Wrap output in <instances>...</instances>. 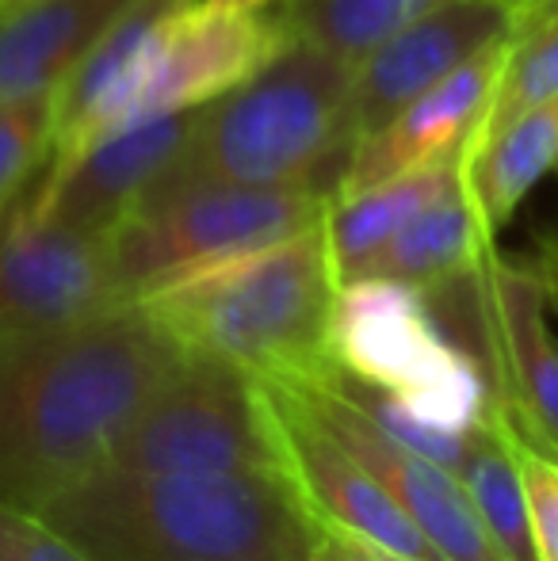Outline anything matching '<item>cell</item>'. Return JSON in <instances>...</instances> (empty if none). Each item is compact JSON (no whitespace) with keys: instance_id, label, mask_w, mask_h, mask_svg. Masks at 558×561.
Listing matches in <instances>:
<instances>
[{"instance_id":"obj_1","label":"cell","mask_w":558,"mask_h":561,"mask_svg":"<svg viewBox=\"0 0 558 561\" xmlns=\"http://www.w3.org/2000/svg\"><path fill=\"white\" fill-rule=\"evenodd\" d=\"M184 355L138 302L0 336V504L38 516L100 470Z\"/></svg>"},{"instance_id":"obj_2","label":"cell","mask_w":558,"mask_h":561,"mask_svg":"<svg viewBox=\"0 0 558 561\" xmlns=\"http://www.w3.org/2000/svg\"><path fill=\"white\" fill-rule=\"evenodd\" d=\"M38 516L92 561H306L318 535L280 470L138 473L100 466Z\"/></svg>"},{"instance_id":"obj_3","label":"cell","mask_w":558,"mask_h":561,"mask_svg":"<svg viewBox=\"0 0 558 561\" xmlns=\"http://www.w3.org/2000/svg\"><path fill=\"white\" fill-rule=\"evenodd\" d=\"M337 272L321 218L264 249L161 283L138 306L187 355H210L253 378L298 382L329 359Z\"/></svg>"},{"instance_id":"obj_4","label":"cell","mask_w":558,"mask_h":561,"mask_svg":"<svg viewBox=\"0 0 558 561\" xmlns=\"http://www.w3.org/2000/svg\"><path fill=\"white\" fill-rule=\"evenodd\" d=\"M352 146V69L291 43L246 84L195 107L184 149L164 176L333 195Z\"/></svg>"},{"instance_id":"obj_5","label":"cell","mask_w":558,"mask_h":561,"mask_svg":"<svg viewBox=\"0 0 558 561\" xmlns=\"http://www.w3.org/2000/svg\"><path fill=\"white\" fill-rule=\"evenodd\" d=\"M329 359L344 378L452 436H470L490 416L493 382L486 367L447 333L429 290L410 283H341L329 321Z\"/></svg>"},{"instance_id":"obj_6","label":"cell","mask_w":558,"mask_h":561,"mask_svg":"<svg viewBox=\"0 0 558 561\" xmlns=\"http://www.w3.org/2000/svg\"><path fill=\"white\" fill-rule=\"evenodd\" d=\"M318 187H253L223 180L161 176L112 233V256L127 302L195 267L264 249L326 215Z\"/></svg>"},{"instance_id":"obj_7","label":"cell","mask_w":558,"mask_h":561,"mask_svg":"<svg viewBox=\"0 0 558 561\" xmlns=\"http://www.w3.org/2000/svg\"><path fill=\"white\" fill-rule=\"evenodd\" d=\"M104 466L138 473L280 470L261 386L223 359L184 355L138 409Z\"/></svg>"},{"instance_id":"obj_8","label":"cell","mask_w":558,"mask_h":561,"mask_svg":"<svg viewBox=\"0 0 558 561\" xmlns=\"http://www.w3.org/2000/svg\"><path fill=\"white\" fill-rule=\"evenodd\" d=\"M257 386L276 439L280 473L314 516V524L367 539L402 561H440L418 524L395 504V496L321 428L318 416L291 386L269 378H257Z\"/></svg>"},{"instance_id":"obj_9","label":"cell","mask_w":558,"mask_h":561,"mask_svg":"<svg viewBox=\"0 0 558 561\" xmlns=\"http://www.w3.org/2000/svg\"><path fill=\"white\" fill-rule=\"evenodd\" d=\"M127 306L112 233L50 222L15 203L0 233V336L73 325Z\"/></svg>"},{"instance_id":"obj_10","label":"cell","mask_w":558,"mask_h":561,"mask_svg":"<svg viewBox=\"0 0 558 561\" xmlns=\"http://www.w3.org/2000/svg\"><path fill=\"white\" fill-rule=\"evenodd\" d=\"M283 386H291L303 398V405L318 416L321 428L395 496V504L418 524V531L429 539L440 561H505L478 519L463 481L447 466L432 462V458L390 439L383 428H375L333 382V367Z\"/></svg>"},{"instance_id":"obj_11","label":"cell","mask_w":558,"mask_h":561,"mask_svg":"<svg viewBox=\"0 0 558 561\" xmlns=\"http://www.w3.org/2000/svg\"><path fill=\"white\" fill-rule=\"evenodd\" d=\"M478 333L490 359L493 398L551 450H558V333L539 272L490 244L470 275Z\"/></svg>"},{"instance_id":"obj_12","label":"cell","mask_w":558,"mask_h":561,"mask_svg":"<svg viewBox=\"0 0 558 561\" xmlns=\"http://www.w3.org/2000/svg\"><path fill=\"white\" fill-rule=\"evenodd\" d=\"M287 46V31L280 27L269 8L187 0L172 15L157 69L141 89L138 104L130 107L123 130L157 115L195 112V107L226 96L253 73H261Z\"/></svg>"},{"instance_id":"obj_13","label":"cell","mask_w":558,"mask_h":561,"mask_svg":"<svg viewBox=\"0 0 558 561\" xmlns=\"http://www.w3.org/2000/svg\"><path fill=\"white\" fill-rule=\"evenodd\" d=\"M184 4L187 0H135L92 43L73 73L54 89V134L43 169H58L100 138L123 130L130 107L153 77L172 15Z\"/></svg>"},{"instance_id":"obj_14","label":"cell","mask_w":558,"mask_h":561,"mask_svg":"<svg viewBox=\"0 0 558 561\" xmlns=\"http://www.w3.org/2000/svg\"><path fill=\"white\" fill-rule=\"evenodd\" d=\"M505 38L486 46L440 84L410 100L379 130L364 134L352 146L349 169H344L337 192H356V187L379 184V180L402 176V172L432 169V164H459L490 118L501 66H505Z\"/></svg>"},{"instance_id":"obj_15","label":"cell","mask_w":558,"mask_h":561,"mask_svg":"<svg viewBox=\"0 0 558 561\" xmlns=\"http://www.w3.org/2000/svg\"><path fill=\"white\" fill-rule=\"evenodd\" d=\"M513 12L493 0H444L410 27L375 46L352 69V123L356 141L379 130L410 100L509 35Z\"/></svg>"},{"instance_id":"obj_16","label":"cell","mask_w":558,"mask_h":561,"mask_svg":"<svg viewBox=\"0 0 558 561\" xmlns=\"http://www.w3.org/2000/svg\"><path fill=\"white\" fill-rule=\"evenodd\" d=\"M192 130V112L157 115L115 130L81 157L43 169L27 210L77 229H115L176 164Z\"/></svg>"},{"instance_id":"obj_17","label":"cell","mask_w":558,"mask_h":561,"mask_svg":"<svg viewBox=\"0 0 558 561\" xmlns=\"http://www.w3.org/2000/svg\"><path fill=\"white\" fill-rule=\"evenodd\" d=\"M135 0H35L0 15V100L54 92Z\"/></svg>"},{"instance_id":"obj_18","label":"cell","mask_w":558,"mask_h":561,"mask_svg":"<svg viewBox=\"0 0 558 561\" xmlns=\"http://www.w3.org/2000/svg\"><path fill=\"white\" fill-rule=\"evenodd\" d=\"M490 244L493 229L482 222L475 199L459 180V187L429 203L379 252H372L352 279H395L421 290H440L467 279L482 264Z\"/></svg>"},{"instance_id":"obj_19","label":"cell","mask_w":558,"mask_h":561,"mask_svg":"<svg viewBox=\"0 0 558 561\" xmlns=\"http://www.w3.org/2000/svg\"><path fill=\"white\" fill-rule=\"evenodd\" d=\"M558 161V96L547 104L524 107L505 123L490 126L475 146L463 153L459 180L475 199L482 222L498 233L513 222L521 203L536 184L555 172Z\"/></svg>"},{"instance_id":"obj_20","label":"cell","mask_w":558,"mask_h":561,"mask_svg":"<svg viewBox=\"0 0 558 561\" xmlns=\"http://www.w3.org/2000/svg\"><path fill=\"white\" fill-rule=\"evenodd\" d=\"M452 187H459V164H432V169L402 172V176L379 180L356 192L329 195L321 226H326L337 283L352 279L372 252H379L413 215L444 199Z\"/></svg>"},{"instance_id":"obj_21","label":"cell","mask_w":558,"mask_h":561,"mask_svg":"<svg viewBox=\"0 0 558 561\" xmlns=\"http://www.w3.org/2000/svg\"><path fill=\"white\" fill-rule=\"evenodd\" d=\"M444 0H276L269 12L291 43L314 46L356 69L375 46Z\"/></svg>"},{"instance_id":"obj_22","label":"cell","mask_w":558,"mask_h":561,"mask_svg":"<svg viewBox=\"0 0 558 561\" xmlns=\"http://www.w3.org/2000/svg\"><path fill=\"white\" fill-rule=\"evenodd\" d=\"M455 478L463 481L478 519L490 531V539L498 542L505 561H536L521 473H516L513 450H509L505 436L493 424V413L486 416L482 428L470 432Z\"/></svg>"},{"instance_id":"obj_23","label":"cell","mask_w":558,"mask_h":561,"mask_svg":"<svg viewBox=\"0 0 558 561\" xmlns=\"http://www.w3.org/2000/svg\"><path fill=\"white\" fill-rule=\"evenodd\" d=\"M555 96H558V0H532L521 12H513L498 96H493L490 118L478 130V138L490 126L505 123L509 115L524 112V107L547 104Z\"/></svg>"},{"instance_id":"obj_24","label":"cell","mask_w":558,"mask_h":561,"mask_svg":"<svg viewBox=\"0 0 558 561\" xmlns=\"http://www.w3.org/2000/svg\"><path fill=\"white\" fill-rule=\"evenodd\" d=\"M490 413L509 450H513L516 473H521L536 561H558V450L539 444L498 398L490 401Z\"/></svg>"},{"instance_id":"obj_25","label":"cell","mask_w":558,"mask_h":561,"mask_svg":"<svg viewBox=\"0 0 558 561\" xmlns=\"http://www.w3.org/2000/svg\"><path fill=\"white\" fill-rule=\"evenodd\" d=\"M54 92L0 100V222L15 210L27 180L50 157Z\"/></svg>"},{"instance_id":"obj_26","label":"cell","mask_w":558,"mask_h":561,"mask_svg":"<svg viewBox=\"0 0 558 561\" xmlns=\"http://www.w3.org/2000/svg\"><path fill=\"white\" fill-rule=\"evenodd\" d=\"M0 561H92L35 512L0 504Z\"/></svg>"},{"instance_id":"obj_27","label":"cell","mask_w":558,"mask_h":561,"mask_svg":"<svg viewBox=\"0 0 558 561\" xmlns=\"http://www.w3.org/2000/svg\"><path fill=\"white\" fill-rule=\"evenodd\" d=\"M306 561H402V558L387 554V550H379L375 542L356 539V535H349V531H333V527L318 524V535H314V547Z\"/></svg>"},{"instance_id":"obj_28","label":"cell","mask_w":558,"mask_h":561,"mask_svg":"<svg viewBox=\"0 0 558 561\" xmlns=\"http://www.w3.org/2000/svg\"><path fill=\"white\" fill-rule=\"evenodd\" d=\"M27 4H35V0H0V15H12V12H20V8H27Z\"/></svg>"},{"instance_id":"obj_29","label":"cell","mask_w":558,"mask_h":561,"mask_svg":"<svg viewBox=\"0 0 558 561\" xmlns=\"http://www.w3.org/2000/svg\"><path fill=\"white\" fill-rule=\"evenodd\" d=\"M223 4H238V8H269L276 0H223Z\"/></svg>"},{"instance_id":"obj_30","label":"cell","mask_w":558,"mask_h":561,"mask_svg":"<svg viewBox=\"0 0 558 561\" xmlns=\"http://www.w3.org/2000/svg\"><path fill=\"white\" fill-rule=\"evenodd\" d=\"M493 4L509 8V12H521V8H524V4H532V0H493Z\"/></svg>"},{"instance_id":"obj_31","label":"cell","mask_w":558,"mask_h":561,"mask_svg":"<svg viewBox=\"0 0 558 561\" xmlns=\"http://www.w3.org/2000/svg\"><path fill=\"white\" fill-rule=\"evenodd\" d=\"M555 172H558V161H555Z\"/></svg>"}]
</instances>
